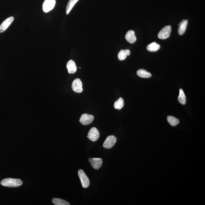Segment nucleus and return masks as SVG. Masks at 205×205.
<instances>
[{
  "label": "nucleus",
  "instance_id": "1",
  "mask_svg": "<svg viewBox=\"0 0 205 205\" xmlns=\"http://www.w3.org/2000/svg\"><path fill=\"white\" fill-rule=\"evenodd\" d=\"M22 180L20 179L6 178L2 180V186L9 187H17L23 184Z\"/></svg>",
  "mask_w": 205,
  "mask_h": 205
},
{
  "label": "nucleus",
  "instance_id": "2",
  "mask_svg": "<svg viewBox=\"0 0 205 205\" xmlns=\"http://www.w3.org/2000/svg\"><path fill=\"white\" fill-rule=\"evenodd\" d=\"M78 175L83 187L85 189L88 187L90 185V181L84 171L82 169H80L78 171Z\"/></svg>",
  "mask_w": 205,
  "mask_h": 205
},
{
  "label": "nucleus",
  "instance_id": "3",
  "mask_svg": "<svg viewBox=\"0 0 205 205\" xmlns=\"http://www.w3.org/2000/svg\"><path fill=\"white\" fill-rule=\"evenodd\" d=\"M171 32V27L170 26H166L163 27L158 35V38L162 40H164L168 38L170 36Z\"/></svg>",
  "mask_w": 205,
  "mask_h": 205
},
{
  "label": "nucleus",
  "instance_id": "4",
  "mask_svg": "<svg viewBox=\"0 0 205 205\" xmlns=\"http://www.w3.org/2000/svg\"><path fill=\"white\" fill-rule=\"evenodd\" d=\"M117 141V138L114 136L111 135L107 137L103 143V147L105 149H110L115 145Z\"/></svg>",
  "mask_w": 205,
  "mask_h": 205
},
{
  "label": "nucleus",
  "instance_id": "5",
  "mask_svg": "<svg viewBox=\"0 0 205 205\" xmlns=\"http://www.w3.org/2000/svg\"><path fill=\"white\" fill-rule=\"evenodd\" d=\"M55 0H45L42 5L43 11L45 13L50 12L55 7Z\"/></svg>",
  "mask_w": 205,
  "mask_h": 205
},
{
  "label": "nucleus",
  "instance_id": "6",
  "mask_svg": "<svg viewBox=\"0 0 205 205\" xmlns=\"http://www.w3.org/2000/svg\"><path fill=\"white\" fill-rule=\"evenodd\" d=\"M100 133L98 129L95 127H92L89 130L87 138L93 142L96 141L99 139Z\"/></svg>",
  "mask_w": 205,
  "mask_h": 205
},
{
  "label": "nucleus",
  "instance_id": "7",
  "mask_svg": "<svg viewBox=\"0 0 205 205\" xmlns=\"http://www.w3.org/2000/svg\"><path fill=\"white\" fill-rule=\"evenodd\" d=\"M94 119L93 115L84 114L80 118V122L83 125H88L91 124Z\"/></svg>",
  "mask_w": 205,
  "mask_h": 205
},
{
  "label": "nucleus",
  "instance_id": "8",
  "mask_svg": "<svg viewBox=\"0 0 205 205\" xmlns=\"http://www.w3.org/2000/svg\"><path fill=\"white\" fill-rule=\"evenodd\" d=\"M72 88L76 93H81L83 91V83L80 79L77 78L74 80L72 84Z\"/></svg>",
  "mask_w": 205,
  "mask_h": 205
},
{
  "label": "nucleus",
  "instance_id": "9",
  "mask_svg": "<svg viewBox=\"0 0 205 205\" xmlns=\"http://www.w3.org/2000/svg\"><path fill=\"white\" fill-rule=\"evenodd\" d=\"M89 161L92 168L97 170L99 169L103 164V160L101 158H89Z\"/></svg>",
  "mask_w": 205,
  "mask_h": 205
},
{
  "label": "nucleus",
  "instance_id": "10",
  "mask_svg": "<svg viewBox=\"0 0 205 205\" xmlns=\"http://www.w3.org/2000/svg\"><path fill=\"white\" fill-rule=\"evenodd\" d=\"M14 19L13 16L9 17L3 21L0 26V33H2L7 29L10 26Z\"/></svg>",
  "mask_w": 205,
  "mask_h": 205
},
{
  "label": "nucleus",
  "instance_id": "11",
  "mask_svg": "<svg viewBox=\"0 0 205 205\" xmlns=\"http://www.w3.org/2000/svg\"><path fill=\"white\" fill-rule=\"evenodd\" d=\"M125 38L128 42L131 44H134L136 41L135 32L133 30H130L128 31L126 34Z\"/></svg>",
  "mask_w": 205,
  "mask_h": 205
},
{
  "label": "nucleus",
  "instance_id": "12",
  "mask_svg": "<svg viewBox=\"0 0 205 205\" xmlns=\"http://www.w3.org/2000/svg\"><path fill=\"white\" fill-rule=\"evenodd\" d=\"M188 23L187 20L183 19L178 25V33L180 35H183L186 31Z\"/></svg>",
  "mask_w": 205,
  "mask_h": 205
},
{
  "label": "nucleus",
  "instance_id": "13",
  "mask_svg": "<svg viewBox=\"0 0 205 205\" xmlns=\"http://www.w3.org/2000/svg\"><path fill=\"white\" fill-rule=\"evenodd\" d=\"M67 68L69 73L73 74L76 71V65L73 60H70L67 62Z\"/></svg>",
  "mask_w": 205,
  "mask_h": 205
},
{
  "label": "nucleus",
  "instance_id": "14",
  "mask_svg": "<svg viewBox=\"0 0 205 205\" xmlns=\"http://www.w3.org/2000/svg\"><path fill=\"white\" fill-rule=\"evenodd\" d=\"M130 55V51L129 50H121L118 54V59L120 61L125 60L127 56Z\"/></svg>",
  "mask_w": 205,
  "mask_h": 205
},
{
  "label": "nucleus",
  "instance_id": "15",
  "mask_svg": "<svg viewBox=\"0 0 205 205\" xmlns=\"http://www.w3.org/2000/svg\"><path fill=\"white\" fill-rule=\"evenodd\" d=\"M137 74L139 76L143 78H149L152 76L150 72L143 69H140L137 71Z\"/></svg>",
  "mask_w": 205,
  "mask_h": 205
},
{
  "label": "nucleus",
  "instance_id": "16",
  "mask_svg": "<svg viewBox=\"0 0 205 205\" xmlns=\"http://www.w3.org/2000/svg\"><path fill=\"white\" fill-rule=\"evenodd\" d=\"M160 46L156 42H154L148 45L147 50L149 52H156L159 50Z\"/></svg>",
  "mask_w": 205,
  "mask_h": 205
},
{
  "label": "nucleus",
  "instance_id": "17",
  "mask_svg": "<svg viewBox=\"0 0 205 205\" xmlns=\"http://www.w3.org/2000/svg\"><path fill=\"white\" fill-rule=\"evenodd\" d=\"M178 102L182 104L185 105L186 104V96L182 89H180L179 95L178 97Z\"/></svg>",
  "mask_w": 205,
  "mask_h": 205
},
{
  "label": "nucleus",
  "instance_id": "18",
  "mask_svg": "<svg viewBox=\"0 0 205 205\" xmlns=\"http://www.w3.org/2000/svg\"><path fill=\"white\" fill-rule=\"evenodd\" d=\"M52 202L55 205H70L68 202L61 198H54L52 200Z\"/></svg>",
  "mask_w": 205,
  "mask_h": 205
},
{
  "label": "nucleus",
  "instance_id": "19",
  "mask_svg": "<svg viewBox=\"0 0 205 205\" xmlns=\"http://www.w3.org/2000/svg\"><path fill=\"white\" fill-rule=\"evenodd\" d=\"M168 122L172 126L178 125L180 122L179 120L176 118L172 116H168L167 118Z\"/></svg>",
  "mask_w": 205,
  "mask_h": 205
},
{
  "label": "nucleus",
  "instance_id": "20",
  "mask_svg": "<svg viewBox=\"0 0 205 205\" xmlns=\"http://www.w3.org/2000/svg\"><path fill=\"white\" fill-rule=\"evenodd\" d=\"M79 0H70L68 3L67 7H66V13L68 15L70 11L72 10L74 6L76 4Z\"/></svg>",
  "mask_w": 205,
  "mask_h": 205
},
{
  "label": "nucleus",
  "instance_id": "21",
  "mask_svg": "<svg viewBox=\"0 0 205 205\" xmlns=\"http://www.w3.org/2000/svg\"><path fill=\"white\" fill-rule=\"evenodd\" d=\"M124 99L122 97L119 98L118 101H115L114 104V108L115 109H118L120 110L124 107Z\"/></svg>",
  "mask_w": 205,
  "mask_h": 205
}]
</instances>
